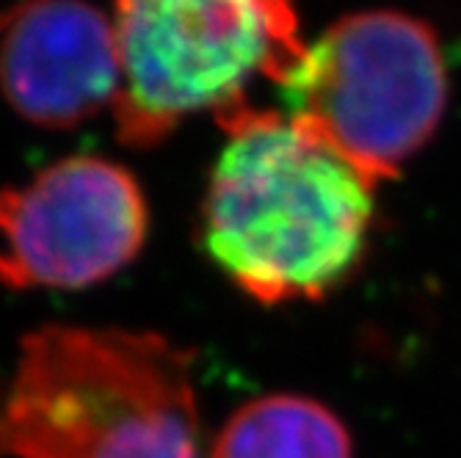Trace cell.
<instances>
[{
	"instance_id": "cell-1",
	"label": "cell",
	"mask_w": 461,
	"mask_h": 458,
	"mask_svg": "<svg viewBox=\"0 0 461 458\" xmlns=\"http://www.w3.org/2000/svg\"><path fill=\"white\" fill-rule=\"evenodd\" d=\"M202 204V243L260 304L315 301L359 265L375 185L307 124L238 103Z\"/></svg>"
},
{
	"instance_id": "cell-4",
	"label": "cell",
	"mask_w": 461,
	"mask_h": 458,
	"mask_svg": "<svg viewBox=\"0 0 461 458\" xmlns=\"http://www.w3.org/2000/svg\"><path fill=\"white\" fill-rule=\"evenodd\" d=\"M279 92L282 113L382 183L437 130L447 80L426 22L398 12H359L310 45L279 80Z\"/></svg>"
},
{
	"instance_id": "cell-2",
	"label": "cell",
	"mask_w": 461,
	"mask_h": 458,
	"mask_svg": "<svg viewBox=\"0 0 461 458\" xmlns=\"http://www.w3.org/2000/svg\"><path fill=\"white\" fill-rule=\"evenodd\" d=\"M0 455L202 458L191 354L149 331H33L0 400Z\"/></svg>"
},
{
	"instance_id": "cell-3",
	"label": "cell",
	"mask_w": 461,
	"mask_h": 458,
	"mask_svg": "<svg viewBox=\"0 0 461 458\" xmlns=\"http://www.w3.org/2000/svg\"><path fill=\"white\" fill-rule=\"evenodd\" d=\"M122 86L116 133L152 147L199 111L243 100L249 80H282L304 56L290 0H113Z\"/></svg>"
},
{
	"instance_id": "cell-5",
	"label": "cell",
	"mask_w": 461,
	"mask_h": 458,
	"mask_svg": "<svg viewBox=\"0 0 461 458\" xmlns=\"http://www.w3.org/2000/svg\"><path fill=\"white\" fill-rule=\"evenodd\" d=\"M149 213L124 166L75 155L0 188V284L80 290L136 260Z\"/></svg>"
},
{
	"instance_id": "cell-7",
	"label": "cell",
	"mask_w": 461,
	"mask_h": 458,
	"mask_svg": "<svg viewBox=\"0 0 461 458\" xmlns=\"http://www.w3.org/2000/svg\"><path fill=\"white\" fill-rule=\"evenodd\" d=\"M343 420L302 395H268L240 406L224 423L213 458H351Z\"/></svg>"
},
{
	"instance_id": "cell-6",
	"label": "cell",
	"mask_w": 461,
	"mask_h": 458,
	"mask_svg": "<svg viewBox=\"0 0 461 458\" xmlns=\"http://www.w3.org/2000/svg\"><path fill=\"white\" fill-rule=\"evenodd\" d=\"M122 86L113 20L86 0H48L0 45V92L41 128H72L113 108Z\"/></svg>"
}]
</instances>
